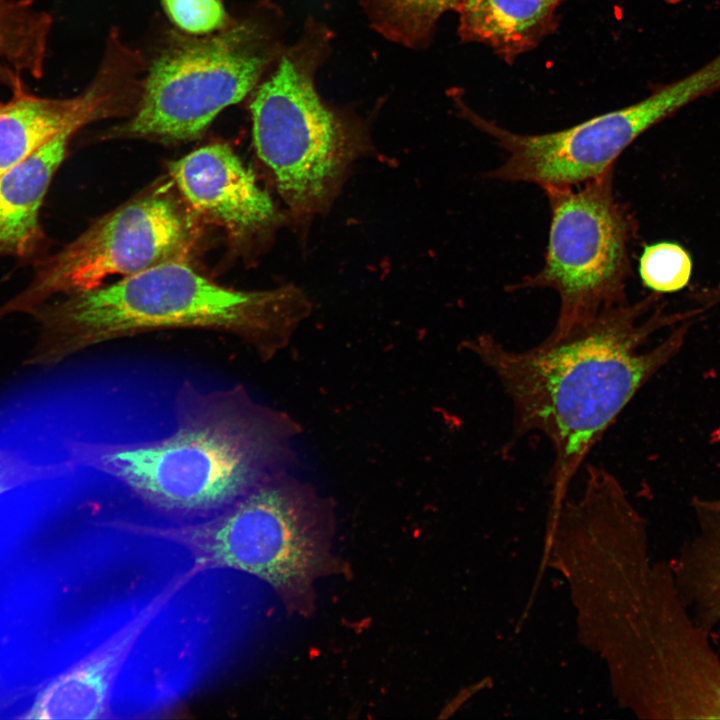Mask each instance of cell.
I'll list each match as a JSON object with an SVG mask.
<instances>
[{
    "mask_svg": "<svg viewBox=\"0 0 720 720\" xmlns=\"http://www.w3.org/2000/svg\"><path fill=\"white\" fill-rule=\"evenodd\" d=\"M720 88L718 71L704 64L684 77L655 89L644 99L598 115L575 126L536 135L503 129L461 103L460 110L507 153L488 178L539 185H579L615 166L619 155L640 135Z\"/></svg>",
    "mask_w": 720,
    "mask_h": 720,
    "instance_id": "8",
    "label": "cell"
},
{
    "mask_svg": "<svg viewBox=\"0 0 720 720\" xmlns=\"http://www.w3.org/2000/svg\"><path fill=\"white\" fill-rule=\"evenodd\" d=\"M169 171L191 209L235 240H254L279 223L270 196L227 144L200 147L170 163Z\"/></svg>",
    "mask_w": 720,
    "mask_h": 720,
    "instance_id": "10",
    "label": "cell"
},
{
    "mask_svg": "<svg viewBox=\"0 0 720 720\" xmlns=\"http://www.w3.org/2000/svg\"><path fill=\"white\" fill-rule=\"evenodd\" d=\"M0 439V495L9 491L40 483L57 481L64 475L62 464L45 454L35 456L30 448L16 447V441L10 440L2 432Z\"/></svg>",
    "mask_w": 720,
    "mask_h": 720,
    "instance_id": "19",
    "label": "cell"
},
{
    "mask_svg": "<svg viewBox=\"0 0 720 720\" xmlns=\"http://www.w3.org/2000/svg\"><path fill=\"white\" fill-rule=\"evenodd\" d=\"M662 1H664L665 3L671 4V5H675V4H679V3L683 2L684 0H662Z\"/></svg>",
    "mask_w": 720,
    "mask_h": 720,
    "instance_id": "22",
    "label": "cell"
},
{
    "mask_svg": "<svg viewBox=\"0 0 720 720\" xmlns=\"http://www.w3.org/2000/svg\"><path fill=\"white\" fill-rule=\"evenodd\" d=\"M614 166L579 185L542 189L550 206L544 263L514 289L549 288L559 297L550 338H560L605 309L628 302L629 255L638 222L616 199Z\"/></svg>",
    "mask_w": 720,
    "mask_h": 720,
    "instance_id": "6",
    "label": "cell"
},
{
    "mask_svg": "<svg viewBox=\"0 0 720 720\" xmlns=\"http://www.w3.org/2000/svg\"><path fill=\"white\" fill-rule=\"evenodd\" d=\"M78 130L61 131L0 177V256L27 258L40 250V207Z\"/></svg>",
    "mask_w": 720,
    "mask_h": 720,
    "instance_id": "13",
    "label": "cell"
},
{
    "mask_svg": "<svg viewBox=\"0 0 720 720\" xmlns=\"http://www.w3.org/2000/svg\"><path fill=\"white\" fill-rule=\"evenodd\" d=\"M52 26L34 0H0V85L10 93L43 77Z\"/></svg>",
    "mask_w": 720,
    "mask_h": 720,
    "instance_id": "15",
    "label": "cell"
},
{
    "mask_svg": "<svg viewBox=\"0 0 720 720\" xmlns=\"http://www.w3.org/2000/svg\"><path fill=\"white\" fill-rule=\"evenodd\" d=\"M692 269L690 253L675 242L647 245L639 259V274L643 285L651 292L661 295L686 288Z\"/></svg>",
    "mask_w": 720,
    "mask_h": 720,
    "instance_id": "18",
    "label": "cell"
},
{
    "mask_svg": "<svg viewBox=\"0 0 720 720\" xmlns=\"http://www.w3.org/2000/svg\"><path fill=\"white\" fill-rule=\"evenodd\" d=\"M677 589L696 623L720 631V573L671 567Z\"/></svg>",
    "mask_w": 720,
    "mask_h": 720,
    "instance_id": "20",
    "label": "cell"
},
{
    "mask_svg": "<svg viewBox=\"0 0 720 720\" xmlns=\"http://www.w3.org/2000/svg\"><path fill=\"white\" fill-rule=\"evenodd\" d=\"M331 37L324 24L309 18L250 105L257 154L297 217L328 206L362 145L360 125L328 106L315 86Z\"/></svg>",
    "mask_w": 720,
    "mask_h": 720,
    "instance_id": "5",
    "label": "cell"
},
{
    "mask_svg": "<svg viewBox=\"0 0 720 720\" xmlns=\"http://www.w3.org/2000/svg\"><path fill=\"white\" fill-rule=\"evenodd\" d=\"M197 239L187 209L162 189L150 192L100 218L46 258L30 284L0 307V317L30 313L55 294L97 288L108 276L127 277L163 263L187 261Z\"/></svg>",
    "mask_w": 720,
    "mask_h": 720,
    "instance_id": "9",
    "label": "cell"
},
{
    "mask_svg": "<svg viewBox=\"0 0 720 720\" xmlns=\"http://www.w3.org/2000/svg\"><path fill=\"white\" fill-rule=\"evenodd\" d=\"M311 304L296 287L245 291L221 286L187 261L163 263L103 288L41 304V324L27 364L51 366L95 345L157 329H206L232 334L263 361L290 342Z\"/></svg>",
    "mask_w": 720,
    "mask_h": 720,
    "instance_id": "3",
    "label": "cell"
},
{
    "mask_svg": "<svg viewBox=\"0 0 720 720\" xmlns=\"http://www.w3.org/2000/svg\"><path fill=\"white\" fill-rule=\"evenodd\" d=\"M194 576L189 569L174 578L99 647L43 688L24 718H110L112 690L134 644L172 596Z\"/></svg>",
    "mask_w": 720,
    "mask_h": 720,
    "instance_id": "11",
    "label": "cell"
},
{
    "mask_svg": "<svg viewBox=\"0 0 720 720\" xmlns=\"http://www.w3.org/2000/svg\"><path fill=\"white\" fill-rule=\"evenodd\" d=\"M335 503L291 472L245 494L205 521L168 527L117 519L112 528L165 540L192 556L195 574L233 569L267 583L289 614L309 618L316 611L317 582L351 576L334 552Z\"/></svg>",
    "mask_w": 720,
    "mask_h": 720,
    "instance_id": "4",
    "label": "cell"
},
{
    "mask_svg": "<svg viewBox=\"0 0 720 720\" xmlns=\"http://www.w3.org/2000/svg\"><path fill=\"white\" fill-rule=\"evenodd\" d=\"M115 81L104 71L80 95L44 97L24 88L0 99V177L61 131L116 111Z\"/></svg>",
    "mask_w": 720,
    "mask_h": 720,
    "instance_id": "12",
    "label": "cell"
},
{
    "mask_svg": "<svg viewBox=\"0 0 720 720\" xmlns=\"http://www.w3.org/2000/svg\"><path fill=\"white\" fill-rule=\"evenodd\" d=\"M462 0H359L370 25L382 36L408 48L422 49L432 40L440 16Z\"/></svg>",
    "mask_w": 720,
    "mask_h": 720,
    "instance_id": "16",
    "label": "cell"
},
{
    "mask_svg": "<svg viewBox=\"0 0 720 720\" xmlns=\"http://www.w3.org/2000/svg\"><path fill=\"white\" fill-rule=\"evenodd\" d=\"M661 294L605 309L560 338L527 350L506 347L490 334L466 340L499 379L512 402L518 436L540 432L551 443V475L559 494L637 392L683 346L692 309L669 313Z\"/></svg>",
    "mask_w": 720,
    "mask_h": 720,
    "instance_id": "2",
    "label": "cell"
},
{
    "mask_svg": "<svg viewBox=\"0 0 720 720\" xmlns=\"http://www.w3.org/2000/svg\"><path fill=\"white\" fill-rule=\"evenodd\" d=\"M280 54L273 34L257 21L170 47L151 64L136 111L117 135L195 139L223 109L250 93Z\"/></svg>",
    "mask_w": 720,
    "mask_h": 720,
    "instance_id": "7",
    "label": "cell"
},
{
    "mask_svg": "<svg viewBox=\"0 0 720 720\" xmlns=\"http://www.w3.org/2000/svg\"><path fill=\"white\" fill-rule=\"evenodd\" d=\"M691 507L696 530L672 567L720 573V496H695Z\"/></svg>",
    "mask_w": 720,
    "mask_h": 720,
    "instance_id": "17",
    "label": "cell"
},
{
    "mask_svg": "<svg viewBox=\"0 0 720 720\" xmlns=\"http://www.w3.org/2000/svg\"><path fill=\"white\" fill-rule=\"evenodd\" d=\"M67 385L46 433L73 480H96L154 511L212 516L298 464L301 425L194 369L100 362Z\"/></svg>",
    "mask_w": 720,
    "mask_h": 720,
    "instance_id": "1",
    "label": "cell"
},
{
    "mask_svg": "<svg viewBox=\"0 0 720 720\" xmlns=\"http://www.w3.org/2000/svg\"><path fill=\"white\" fill-rule=\"evenodd\" d=\"M564 0H462L458 34L478 42L511 64L534 49L557 26L556 9Z\"/></svg>",
    "mask_w": 720,
    "mask_h": 720,
    "instance_id": "14",
    "label": "cell"
},
{
    "mask_svg": "<svg viewBox=\"0 0 720 720\" xmlns=\"http://www.w3.org/2000/svg\"><path fill=\"white\" fill-rule=\"evenodd\" d=\"M171 20L191 34L211 33L225 27L226 13L219 0H162Z\"/></svg>",
    "mask_w": 720,
    "mask_h": 720,
    "instance_id": "21",
    "label": "cell"
}]
</instances>
